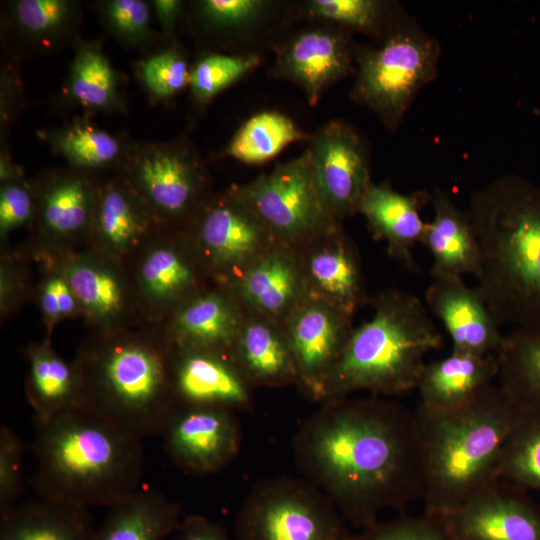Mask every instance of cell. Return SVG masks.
I'll list each match as a JSON object with an SVG mask.
<instances>
[{
  "label": "cell",
  "mask_w": 540,
  "mask_h": 540,
  "mask_svg": "<svg viewBox=\"0 0 540 540\" xmlns=\"http://www.w3.org/2000/svg\"><path fill=\"white\" fill-rule=\"evenodd\" d=\"M33 213V195L28 186L20 180L4 182L0 190L1 235L27 223Z\"/></svg>",
  "instance_id": "7dc6e473"
},
{
  "label": "cell",
  "mask_w": 540,
  "mask_h": 540,
  "mask_svg": "<svg viewBox=\"0 0 540 540\" xmlns=\"http://www.w3.org/2000/svg\"><path fill=\"white\" fill-rule=\"evenodd\" d=\"M314 181L327 212L337 221L358 213L372 184L365 142L342 121L325 125L309 147Z\"/></svg>",
  "instance_id": "7c38bea8"
},
{
  "label": "cell",
  "mask_w": 540,
  "mask_h": 540,
  "mask_svg": "<svg viewBox=\"0 0 540 540\" xmlns=\"http://www.w3.org/2000/svg\"><path fill=\"white\" fill-rule=\"evenodd\" d=\"M498 359V385L528 417H540V332L514 329Z\"/></svg>",
  "instance_id": "1f68e13d"
},
{
  "label": "cell",
  "mask_w": 540,
  "mask_h": 540,
  "mask_svg": "<svg viewBox=\"0 0 540 540\" xmlns=\"http://www.w3.org/2000/svg\"><path fill=\"white\" fill-rule=\"evenodd\" d=\"M95 530L87 508L39 497L1 515L0 540H92Z\"/></svg>",
  "instance_id": "83f0119b"
},
{
  "label": "cell",
  "mask_w": 540,
  "mask_h": 540,
  "mask_svg": "<svg viewBox=\"0 0 540 540\" xmlns=\"http://www.w3.org/2000/svg\"><path fill=\"white\" fill-rule=\"evenodd\" d=\"M371 319L354 327L330 373L322 402L366 390L398 395L417 388L425 356L443 338L426 305L401 289H387L370 300Z\"/></svg>",
  "instance_id": "5b68a950"
},
{
  "label": "cell",
  "mask_w": 540,
  "mask_h": 540,
  "mask_svg": "<svg viewBox=\"0 0 540 540\" xmlns=\"http://www.w3.org/2000/svg\"><path fill=\"white\" fill-rule=\"evenodd\" d=\"M132 179L141 195L160 214L180 218L195 205L201 180L194 162L180 150L150 148L132 168Z\"/></svg>",
  "instance_id": "7402d4cb"
},
{
  "label": "cell",
  "mask_w": 540,
  "mask_h": 540,
  "mask_svg": "<svg viewBox=\"0 0 540 540\" xmlns=\"http://www.w3.org/2000/svg\"><path fill=\"white\" fill-rule=\"evenodd\" d=\"M440 53L438 40L414 20L397 21L380 46L358 54L352 98L395 131L417 93L436 77Z\"/></svg>",
  "instance_id": "52a82bcc"
},
{
  "label": "cell",
  "mask_w": 540,
  "mask_h": 540,
  "mask_svg": "<svg viewBox=\"0 0 540 540\" xmlns=\"http://www.w3.org/2000/svg\"><path fill=\"white\" fill-rule=\"evenodd\" d=\"M346 38L331 30L314 29L294 37L281 52L279 66L285 76L298 83L310 105L323 91L352 70Z\"/></svg>",
  "instance_id": "603a6c76"
},
{
  "label": "cell",
  "mask_w": 540,
  "mask_h": 540,
  "mask_svg": "<svg viewBox=\"0 0 540 540\" xmlns=\"http://www.w3.org/2000/svg\"><path fill=\"white\" fill-rule=\"evenodd\" d=\"M188 242L205 274L225 287L277 241L234 187L200 210Z\"/></svg>",
  "instance_id": "30bf717a"
},
{
  "label": "cell",
  "mask_w": 540,
  "mask_h": 540,
  "mask_svg": "<svg viewBox=\"0 0 540 540\" xmlns=\"http://www.w3.org/2000/svg\"><path fill=\"white\" fill-rule=\"evenodd\" d=\"M445 516L458 540H540V507L503 479Z\"/></svg>",
  "instance_id": "9a60e30c"
},
{
  "label": "cell",
  "mask_w": 540,
  "mask_h": 540,
  "mask_svg": "<svg viewBox=\"0 0 540 540\" xmlns=\"http://www.w3.org/2000/svg\"><path fill=\"white\" fill-rule=\"evenodd\" d=\"M425 464V511L449 515L498 481L506 443L528 417L499 385L447 408L415 411Z\"/></svg>",
  "instance_id": "3957f363"
},
{
  "label": "cell",
  "mask_w": 540,
  "mask_h": 540,
  "mask_svg": "<svg viewBox=\"0 0 540 540\" xmlns=\"http://www.w3.org/2000/svg\"><path fill=\"white\" fill-rule=\"evenodd\" d=\"M153 4L163 30L172 34L182 3L178 0H155Z\"/></svg>",
  "instance_id": "681fc988"
},
{
  "label": "cell",
  "mask_w": 540,
  "mask_h": 540,
  "mask_svg": "<svg viewBox=\"0 0 540 540\" xmlns=\"http://www.w3.org/2000/svg\"><path fill=\"white\" fill-rule=\"evenodd\" d=\"M182 519L178 503L158 491L139 489L110 507L92 540H165Z\"/></svg>",
  "instance_id": "f1b7e54d"
},
{
  "label": "cell",
  "mask_w": 540,
  "mask_h": 540,
  "mask_svg": "<svg viewBox=\"0 0 540 540\" xmlns=\"http://www.w3.org/2000/svg\"><path fill=\"white\" fill-rule=\"evenodd\" d=\"M267 2L260 0H205L200 11L213 26L235 28L247 26L265 11Z\"/></svg>",
  "instance_id": "f6af8a7d"
},
{
  "label": "cell",
  "mask_w": 540,
  "mask_h": 540,
  "mask_svg": "<svg viewBox=\"0 0 540 540\" xmlns=\"http://www.w3.org/2000/svg\"><path fill=\"white\" fill-rule=\"evenodd\" d=\"M236 188L277 242L294 246L341 225L321 201L309 149Z\"/></svg>",
  "instance_id": "9c48e42d"
},
{
  "label": "cell",
  "mask_w": 540,
  "mask_h": 540,
  "mask_svg": "<svg viewBox=\"0 0 540 540\" xmlns=\"http://www.w3.org/2000/svg\"><path fill=\"white\" fill-rule=\"evenodd\" d=\"M141 202L121 185H108L96 196L91 228L107 256L118 258L135 249L148 231Z\"/></svg>",
  "instance_id": "4dcf8cb0"
},
{
  "label": "cell",
  "mask_w": 540,
  "mask_h": 540,
  "mask_svg": "<svg viewBox=\"0 0 540 540\" xmlns=\"http://www.w3.org/2000/svg\"><path fill=\"white\" fill-rule=\"evenodd\" d=\"M499 478L540 492V417H527L512 433L502 454Z\"/></svg>",
  "instance_id": "e575fe53"
},
{
  "label": "cell",
  "mask_w": 540,
  "mask_h": 540,
  "mask_svg": "<svg viewBox=\"0 0 540 540\" xmlns=\"http://www.w3.org/2000/svg\"><path fill=\"white\" fill-rule=\"evenodd\" d=\"M174 540H178L177 538H175Z\"/></svg>",
  "instance_id": "f907efd6"
},
{
  "label": "cell",
  "mask_w": 540,
  "mask_h": 540,
  "mask_svg": "<svg viewBox=\"0 0 540 540\" xmlns=\"http://www.w3.org/2000/svg\"><path fill=\"white\" fill-rule=\"evenodd\" d=\"M59 151L76 166L99 168L112 162L120 152L116 138L86 125H74L56 138Z\"/></svg>",
  "instance_id": "8d00e7d4"
},
{
  "label": "cell",
  "mask_w": 540,
  "mask_h": 540,
  "mask_svg": "<svg viewBox=\"0 0 540 540\" xmlns=\"http://www.w3.org/2000/svg\"><path fill=\"white\" fill-rule=\"evenodd\" d=\"M33 487L40 498L112 507L139 490L141 439L86 408L36 420Z\"/></svg>",
  "instance_id": "277c9868"
},
{
  "label": "cell",
  "mask_w": 540,
  "mask_h": 540,
  "mask_svg": "<svg viewBox=\"0 0 540 540\" xmlns=\"http://www.w3.org/2000/svg\"><path fill=\"white\" fill-rule=\"evenodd\" d=\"M105 15L111 29L127 41H141L149 31V8L141 0H112L105 5Z\"/></svg>",
  "instance_id": "ee69618b"
},
{
  "label": "cell",
  "mask_w": 540,
  "mask_h": 540,
  "mask_svg": "<svg viewBox=\"0 0 540 540\" xmlns=\"http://www.w3.org/2000/svg\"><path fill=\"white\" fill-rule=\"evenodd\" d=\"M96 194L83 179L64 177L47 187L40 202L44 231L57 240L76 238L91 228Z\"/></svg>",
  "instance_id": "d6a6232c"
},
{
  "label": "cell",
  "mask_w": 540,
  "mask_h": 540,
  "mask_svg": "<svg viewBox=\"0 0 540 540\" xmlns=\"http://www.w3.org/2000/svg\"><path fill=\"white\" fill-rule=\"evenodd\" d=\"M481 253L477 288L502 324L540 332V184L518 174L471 193Z\"/></svg>",
  "instance_id": "7a4b0ae2"
},
{
  "label": "cell",
  "mask_w": 540,
  "mask_h": 540,
  "mask_svg": "<svg viewBox=\"0 0 540 540\" xmlns=\"http://www.w3.org/2000/svg\"><path fill=\"white\" fill-rule=\"evenodd\" d=\"M307 295L354 316L370 301L359 251L341 225L294 245Z\"/></svg>",
  "instance_id": "5bb4252c"
},
{
  "label": "cell",
  "mask_w": 540,
  "mask_h": 540,
  "mask_svg": "<svg viewBox=\"0 0 540 540\" xmlns=\"http://www.w3.org/2000/svg\"><path fill=\"white\" fill-rule=\"evenodd\" d=\"M498 373V355L452 351L425 365L417 385L420 404L438 409L460 404L492 385Z\"/></svg>",
  "instance_id": "484cf974"
},
{
  "label": "cell",
  "mask_w": 540,
  "mask_h": 540,
  "mask_svg": "<svg viewBox=\"0 0 540 540\" xmlns=\"http://www.w3.org/2000/svg\"><path fill=\"white\" fill-rule=\"evenodd\" d=\"M430 202V192L402 194L388 182H372L364 195L359 214L366 219L372 236L387 243V253L408 269H416L413 249L421 243L426 223L421 209Z\"/></svg>",
  "instance_id": "44dd1931"
},
{
  "label": "cell",
  "mask_w": 540,
  "mask_h": 540,
  "mask_svg": "<svg viewBox=\"0 0 540 540\" xmlns=\"http://www.w3.org/2000/svg\"><path fill=\"white\" fill-rule=\"evenodd\" d=\"M24 444L7 426L0 429V514L14 506L22 494Z\"/></svg>",
  "instance_id": "60d3db41"
},
{
  "label": "cell",
  "mask_w": 540,
  "mask_h": 540,
  "mask_svg": "<svg viewBox=\"0 0 540 540\" xmlns=\"http://www.w3.org/2000/svg\"><path fill=\"white\" fill-rule=\"evenodd\" d=\"M170 374L179 408L214 407L236 413L253 406L252 387L229 354L173 346Z\"/></svg>",
  "instance_id": "2e32d148"
},
{
  "label": "cell",
  "mask_w": 540,
  "mask_h": 540,
  "mask_svg": "<svg viewBox=\"0 0 540 540\" xmlns=\"http://www.w3.org/2000/svg\"><path fill=\"white\" fill-rule=\"evenodd\" d=\"M307 138L287 116L262 112L247 120L229 143L226 153L244 163L261 164L291 142Z\"/></svg>",
  "instance_id": "836d02e7"
},
{
  "label": "cell",
  "mask_w": 540,
  "mask_h": 540,
  "mask_svg": "<svg viewBox=\"0 0 540 540\" xmlns=\"http://www.w3.org/2000/svg\"><path fill=\"white\" fill-rule=\"evenodd\" d=\"M178 532V540H231L221 526L201 515L184 517Z\"/></svg>",
  "instance_id": "c3c4849f"
},
{
  "label": "cell",
  "mask_w": 540,
  "mask_h": 540,
  "mask_svg": "<svg viewBox=\"0 0 540 540\" xmlns=\"http://www.w3.org/2000/svg\"><path fill=\"white\" fill-rule=\"evenodd\" d=\"M434 216L426 223L421 243L433 257L432 278L472 274L481 271V253L467 211L460 210L448 192H430Z\"/></svg>",
  "instance_id": "cb8c5ba5"
},
{
  "label": "cell",
  "mask_w": 540,
  "mask_h": 540,
  "mask_svg": "<svg viewBox=\"0 0 540 540\" xmlns=\"http://www.w3.org/2000/svg\"><path fill=\"white\" fill-rule=\"evenodd\" d=\"M295 463L342 517L367 529L383 509L403 510L425 493V464L415 412L376 395L337 398L299 427Z\"/></svg>",
  "instance_id": "6da1fadb"
},
{
  "label": "cell",
  "mask_w": 540,
  "mask_h": 540,
  "mask_svg": "<svg viewBox=\"0 0 540 540\" xmlns=\"http://www.w3.org/2000/svg\"><path fill=\"white\" fill-rule=\"evenodd\" d=\"M205 274L188 240L162 241L143 254L137 269L142 297L156 307H172L198 292Z\"/></svg>",
  "instance_id": "d4e9b609"
},
{
  "label": "cell",
  "mask_w": 540,
  "mask_h": 540,
  "mask_svg": "<svg viewBox=\"0 0 540 540\" xmlns=\"http://www.w3.org/2000/svg\"><path fill=\"white\" fill-rule=\"evenodd\" d=\"M351 540H458L447 517L424 512L418 517L404 513L392 521L376 523Z\"/></svg>",
  "instance_id": "ab89813d"
},
{
  "label": "cell",
  "mask_w": 540,
  "mask_h": 540,
  "mask_svg": "<svg viewBox=\"0 0 540 540\" xmlns=\"http://www.w3.org/2000/svg\"><path fill=\"white\" fill-rule=\"evenodd\" d=\"M27 400L36 420L84 407L83 381L76 363H68L48 342L27 349Z\"/></svg>",
  "instance_id": "4316f807"
},
{
  "label": "cell",
  "mask_w": 540,
  "mask_h": 540,
  "mask_svg": "<svg viewBox=\"0 0 540 540\" xmlns=\"http://www.w3.org/2000/svg\"><path fill=\"white\" fill-rule=\"evenodd\" d=\"M69 89L80 103L104 108L115 101L116 77L104 54L92 45L79 48L70 73Z\"/></svg>",
  "instance_id": "d590c367"
},
{
  "label": "cell",
  "mask_w": 540,
  "mask_h": 540,
  "mask_svg": "<svg viewBox=\"0 0 540 540\" xmlns=\"http://www.w3.org/2000/svg\"><path fill=\"white\" fill-rule=\"evenodd\" d=\"M38 297L43 317L50 326L81 311L77 298L61 270L52 272L45 278Z\"/></svg>",
  "instance_id": "bcb514c9"
},
{
  "label": "cell",
  "mask_w": 540,
  "mask_h": 540,
  "mask_svg": "<svg viewBox=\"0 0 540 540\" xmlns=\"http://www.w3.org/2000/svg\"><path fill=\"white\" fill-rule=\"evenodd\" d=\"M229 356L252 388L298 384L284 327L270 317L244 310Z\"/></svg>",
  "instance_id": "d6986e66"
},
{
  "label": "cell",
  "mask_w": 540,
  "mask_h": 540,
  "mask_svg": "<svg viewBox=\"0 0 540 540\" xmlns=\"http://www.w3.org/2000/svg\"><path fill=\"white\" fill-rule=\"evenodd\" d=\"M353 316L307 295L282 323L298 372L297 386L323 400L326 381L353 330Z\"/></svg>",
  "instance_id": "8fae6325"
},
{
  "label": "cell",
  "mask_w": 540,
  "mask_h": 540,
  "mask_svg": "<svg viewBox=\"0 0 540 540\" xmlns=\"http://www.w3.org/2000/svg\"><path fill=\"white\" fill-rule=\"evenodd\" d=\"M161 435L174 464L192 475L225 468L235 459L241 445L235 413L214 407L177 409Z\"/></svg>",
  "instance_id": "4fadbf2b"
},
{
  "label": "cell",
  "mask_w": 540,
  "mask_h": 540,
  "mask_svg": "<svg viewBox=\"0 0 540 540\" xmlns=\"http://www.w3.org/2000/svg\"><path fill=\"white\" fill-rule=\"evenodd\" d=\"M308 8L315 17L370 34L378 35L395 24L387 21V5L377 0H313Z\"/></svg>",
  "instance_id": "74e56055"
},
{
  "label": "cell",
  "mask_w": 540,
  "mask_h": 540,
  "mask_svg": "<svg viewBox=\"0 0 540 540\" xmlns=\"http://www.w3.org/2000/svg\"><path fill=\"white\" fill-rule=\"evenodd\" d=\"M259 63L256 55H210L201 59L190 72L189 84L193 95L207 101Z\"/></svg>",
  "instance_id": "f35d334b"
},
{
  "label": "cell",
  "mask_w": 540,
  "mask_h": 540,
  "mask_svg": "<svg viewBox=\"0 0 540 540\" xmlns=\"http://www.w3.org/2000/svg\"><path fill=\"white\" fill-rule=\"evenodd\" d=\"M15 18L28 33L49 35L70 20L72 4L66 0H21L15 4Z\"/></svg>",
  "instance_id": "b9f144b4"
},
{
  "label": "cell",
  "mask_w": 540,
  "mask_h": 540,
  "mask_svg": "<svg viewBox=\"0 0 540 540\" xmlns=\"http://www.w3.org/2000/svg\"><path fill=\"white\" fill-rule=\"evenodd\" d=\"M225 288L245 311L280 323L307 296L295 249L280 242L272 244Z\"/></svg>",
  "instance_id": "ac0fdd59"
},
{
  "label": "cell",
  "mask_w": 540,
  "mask_h": 540,
  "mask_svg": "<svg viewBox=\"0 0 540 540\" xmlns=\"http://www.w3.org/2000/svg\"><path fill=\"white\" fill-rule=\"evenodd\" d=\"M77 301L90 319L110 325L124 317L128 290L121 274L103 259L80 254L67 259L60 269Z\"/></svg>",
  "instance_id": "f546056e"
},
{
  "label": "cell",
  "mask_w": 540,
  "mask_h": 540,
  "mask_svg": "<svg viewBox=\"0 0 540 540\" xmlns=\"http://www.w3.org/2000/svg\"><path fill=\"white\" fill-rule=\"evenodd\" d=\"M237 540H351L332 501L306 479L277 476L255 484L236 517Z\"/></svg>",
  "instance_id": "ba28073f"
},
{
  "label": "cell",
  "mask_w": 540,
  "mask_h": 540,
  "mask_svg": "<svg viewBox=\"0 0 540 540\" xmlns=\"http://www.w3.org/2000/svg\"><path fill=\"white\" fill-rule=\"evenodd\" d=\"M243 315L225 287L201 289L173 309L168 338L175 347L229 354Z\"/></svg>",
  "instance_id": "ffe728a7"
},
{
  "label": "cell",
  "mask_w": 540,
  "mask_h": 540,
  "mask_svg": "<svg viewBox=\"0 0 540 540\" xmlns=\"http://www.w3.org/2000/svg\"><path fill=\"white\" fill-rule=\"evenodd\" d=\"M142 75L152 93L167 97L189 82L190 73L185 59L178 52L167 50L149 58L143 66Z\"/></svg>",
  "instance_id": "7bdbcfd3"
},
{
  "label": "cell",
  "mask_w": 540,
  "mask_h": 540,
  "mask_svg": "<svg viewBox=\"0 0 540 540\" xmlns=\"http://www.w3.org/2000/svg\"><path fill=\"white\" fill-rule=\"evenodd\" d=\"M425 305L443 323L453 349L479 355H498L505 335L480 290L460 276L434 277L425 292Z\"/></svg>",
  "instance_id": "e0dca14e"
},
{
  "label": "cell",
  "mask_w": 540,
  "mask_h": 540,
  "mask_svg": "<svg viewBox=\"0 0 540 540\" xmlns=\"http://www.w3.org/2000/svg\"><path fill=\"white\" fill-rule=\"evenodd\" d=\"M170 339L109 334L87 344L75 363L84 407L140 439L161 434L179 409L171 382Z\"/></svg>",
  "instance_id": "8992f818"
}]
</instances>
